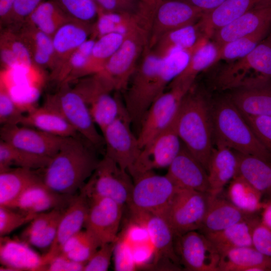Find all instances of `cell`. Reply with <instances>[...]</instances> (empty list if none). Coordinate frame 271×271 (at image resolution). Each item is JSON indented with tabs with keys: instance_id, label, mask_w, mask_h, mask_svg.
I'll return each mask as SVG.
<instances>
[{
	"instance_id": "f5cc1de1",
	"label": "cell",
	"mask_w": 271,
	"mask_h": 271,
	"mask_svg": "<svg viewBox=\"0 0 271 271\" xmlns=\"http://www.w3.org/2000/svg\"><path fill=\"white\" fill-rule=\"evenodd\" d=\"M243 116L259 141L271 154V116Z\"/></svg>"
},
{
	"instance_id": "6da1fadb",
	"label": "cell",
	"mask_w": 271,
	"mask_h": 271,
	"mask_svg": "<svg viewBox=\"0 0 271 271\" xmlns=\"http://www.w3.org/2000/svg\"><path fill=\"white\" fill-rule=\"evenodd\" d=\"M94 148L80 134L66 137L58 153L42 169L43 183L57 193L75 195L99 161Z\"/></svg>"
},
{
	"instance_id": "e7e4bbea",
	"label": "cell",
	"mask_w": 271,
	"mask_h": 271,
	"mask_svg": "<svg viewBox=\"0 0 271 271\" xmlns=\"http://www.w3.org/2000/svg\"><path fill=\"white\" fill-rule=\"evenodd\" d=\"M260 212V222L271 230V198L263 201Z\"/></svg>"
},
{
	"instance_id": "6125c7cd",
	"label": "cell",
	"mask_w": 271,
	"mask_h": 271,
	"mask_svg": "<svg viewBox=\"0 0 271 271\" xmlns=\"http://www.w3.org/2000/svg\"><path fill=\"white\" fill-rule=\"evenodd\" d=\"M16 0H0L1 27L11 23Z\"/></svg>"
},
{
	"instance_id": "681fc988",
	"label": "cell",
	"mask_w": 271,
	"mask_h": 271,
	"mask_svg": "<svg viewBox=\"0 0 271 271\" xmlns=\"http://www.w3.org/2000/svg\"><path fill=\"white\" fill-rule=\"evenodd\" d=\"M38 214L25 213L15 209L0 206V236L9 234L23 225L29 223Z\"/></svg>"
},
{
	"instance_id": "ffe728a7",
	"label": "cell",
	"mask_w": 271,
	"mask_h": 271,
	"mask_svg": "<svg viewBox=\"0 0 271 271\" xmlns=\"http://www.w3.org/2000/svg\"><path fill=\"white\" fill-rule=\"evenodd\" d=\"M166 175L179 188L209 193L207 171L183 143Z\"/></svg>"
},
{
	"instance_id": "db71d44e",
	"label": "cell",
	"mask_w": 271,
	"mask_h": 271,
	"mask_svg": "<svg viewBox=\"0 0 271 271\" xmlns=\"http://www.w3.org/2000/svg\"><path fill=\"white\" fill-rule=\"evenodd\" d=\"M63 212L36 234L30 238L26 243L39 248H49L55 237Z\"/></svg>"
},
{
	"instance_id": "d4e9b609",
	"label": "cell",
	"mask_w": 271,
	"mask_h": 271,
	"mask_svg": "<svg viewBox=\"0 0 271 271\" xmlns=\"http://www.w3.org/2000/svg\"><path fill=\"white\" fill-rule=\"evenodd\" d=\"M92 25L72 20L55 32L52 37L54 62L51 73L58 69L71 54L91 37Z\"/></svg>"
},
{
	"instance_id": "ab89813d",
	"label": "cell",
	"mask_w": 271,
	"mask_h": 271,
	"mask_svg": "<svg viewBox=\"0 0 271 271\" xmlns=\"http://www.w3.org/2000/svg\"><path fill=\"white\" fill-rule=\"evenodd\" d=\"M227 196L232 204L247 214H257L261 210L262 194L239 174L230 182Z\"/></svg>"
},
{
	"instance_id": "83f0119b",
	"label": "cell",
	"mask_w": 271,
	"mask_h": 271,
	"mask_svg": "<svg viewBox=\"0 0 271 271\" xmlns=\"http://www.w3.org/2000/svg\"><path fill=\"white\" fill-rule=\"evenodd\" d=\"M219 196L212 197L209 194L207 210L199 229L204 234L223 230L253 215L243 212Z\"/></svg>"
},
{
	"instance_id": "be15d7a7",
	"label": "cell",
	"mask_w": 271,
	"mask_h": 271,
	"mask_svg": "<svg viewBox=\"0 0 271 271\" xmlns=\"http://www.w3.org/2000/svg\"><path fill=\"white\" fill-rule=\"evenodd\" d=\"M188 3L204 14L213 11L226 0H181Z\"/></svg>"
},
{
	"instance_id": "7bdbcfd3",
	"label": "cell",
	"mask_w": 271,
	"mask_h": 271,
	"mask_svg": "<svg viewBox=\"0 0 271 271\" xmlns=\"http://www.w3.org/2000/svg\"><path fill=\"white\" fill-rule=\"evenodd\" d=\"M124 37V33L113 32L96 40L88 62V76L103 70L106 63L121 46Z\"/></svg>"
},
{
	"instance_id": "30bf717a",
	"label": "cell",
	"mask_w": 271,
	"mask_h": 271,
	"mask_svg": "<svg viewBox=\"0 0 271 271\" xmlns=\"http://www.w3.org/2000/svg\"><path fill=\"white\" fill-rule=\"evenodd\" d=\"M134 179L127 205L130 212H144L162 216L171 202L178 187L166 175L154 171L143 174Z\"/></svg>"
},
{
	"instance_id": "f6af8a7d",
	"label": "cell",
	"mask_w": 271,
	"mask_h": 271,
	"mask_svg": "<svg viewBox=\"0 0 271 271\" xmlns=\"http://www.w3.org/2000/svg\"><path fill=\"white\" fill-rule=\"evenodd\" d=\"M100 245L86 229L81 230L66 240L60 253L74 261L86 263Z\"/></svg>"
},
{
	"instance_id": "7dc6e473",
	"label": "cell",
	"mask_w": 271,
	"mask_h": 271,
	"mask_svg": "<svg viewBox=\"0 0 271 271\" xmlns=\"http://www.w3.org/2000/svg\"><path fill=\"white\" fill-rule=\"evenodd\" d=\"M73 20L85 24L96 21L98 7L93 0H53Z\"/></svg>"
},
{
	"instance_id": "11a10c76",
	"label": "cell",
	"mask_w": 271,
	"mask_h": 271,
	"mask_svg": "<svg viewBox=\"0 0 271 271\" xmlns=\"http://www.w3.org/2000/svg\"><path fill=\"white\" fill-rule=\"evenodd\" d=\"M99 9L109 12L134 14L137 12L141 0H93Z\"/></svg>"
},
{
	"instance_id": "836d02e7",
	"label": "cell",
	"mask_w": 271,
	"mask_h": 271,
	"mask_svg": "<svg viewBox=\"0 0 271 271\" xmlns=\"http://www.w3.org/2000/svg\"><path fill=\"white\" fill-rule=\"evenodd\" d=\"M16 25L30 52L33 65L51 71L54 62L52 37L25 21Z\"/></svg>"
},
{
	"instance_id": "8d00e7d4",
	"label": "cell",
	"mask_w": 271,
	"mask_h": 271,
	"mask_svg": "<svg viewBox=\"0 0 271 271\" xmlns=\"http://www.w3.org/2000/svg\"><path fill=\"white\" fill-rule=\"evenodd\" d=\"M235 152L238 162L237 174L248 181L262 196L271 198V162Z\"/></svg>"
},
{
	"instance_id": "9c48e42d",
	"label": "cell",
	"mask_w": 271,
	"mask_h": 271,
	"mask_svg": "<svg viewBox=\"0 0 271 271\" xmlns=\"http://www.w3.org/2000/svg\"><path fill=\"white\" fill-rule=\"evenodd\" d=\"M209 193L177 188L161 216L167 221L175 237L199 230L207 210Z\"/></svg>"
},
{
	"instance_id": "44dd1931",
	"label": "cell",
	"mask_w": 271,
	"mask_h": 271,
	"mask_svg": "<svg viewBox=\"0 0 271 271\" xmlns=\"http://www.w3.org/2000/svg\"><path fill=\"white\" fill-rule=\"evenodd\" d=\"M271 24V0L253 8L240 17L219 28L211 38L219 48L236 39L251 35Z\"/></svg>"
},
{
	"instance_id": "9f6ffc18",
	"label": "cell",
	"mask_w": 271,
	"mask_h": 271,
	"mask_svg": "<svg viewBox=\"0 0 271 271\" xmlns=\"http://www.w3.org/2000/svg\"><path fill=\"white\" fill-rule=\"evenodd\" d=\"M131 246L150 241L148 231L141 223L132 219L127 225L123 235H119Z\"/></svg>"
},
{
	"instance_id": "5bb4252c",
	"label": "cell",
	"mask_w": 271,
	"mask_h": 271,
	"mask_svg": "<svg viewBox=\"0 0 271 271\" xmlns=\"http://www.w3.org/2000/svg\"><path fill=\"white\" fill-rule=\"evenodd\" d=\"M131 123L129 114L127 112L102 132L105 155L127 171L132 167L141 151L138 136H135L131 130Z\"/></svg>"
},
{
	"instance_id": "3957f363",
	"label": "cell",
	"mask_w": 271,
	"mask_h": 271,
	"mask_svg": "<svg viewBox=\"0 0 271 271\" xmlns=\"http://www.w3.org/2000/svg\"><path fill=\"white\" fill-rule=\"evenodd\" d=\"M176 126L182 143L207 171L214 148L211 108L193 86L182 99Z\"/></svg>"
},
{
	"instance_id": "4316f807",
	"label": "cell",
	"mask_w": 271,
	"mask_h": 271,
	"mask_svg": "<svg viewBox=\"0 0 271 271\" xmlns=\"http://www.w3.org/2000/svg\"><path fill=\"white\" fill-rule=\"evenodd\" d=\"M38 170L16 167L0 171V206L12 208L28 188L43 182Z\"/></svg>"
},
{
	"instance_id": "f546056e",
	"label": "cell",
	"mask_w": 271,
	"mask_h": 271,
	"mask_svg": "<svg viewBox=\"0 0 271 271\" xmlns=\"http://www.w3.org/2000/svg\"><path fill=\"white\" fill-rule=\"evenodd\" d=\"M267 1L226 0L213 11L204 14L199 21L204 36L211 38L216 30Z\"/></svg>"
},
{
	"instance_id": "603a6c76",
	"label": "cell",
	"mask_w": 271,
	"mask_h": 271,
	"mask_svg": "<svg viewBox=\"0 0 271 271\" xmlns=\"http://www.w3.org/2000/svg\"><path fill=\"white\" fill-rule=\"evenodd\" d=\"M1 270H46L42 256L22 241L0 237Z\"/></svg>"
},
{
	"instance_id": "ba28073f",
	"label": "cell",
	"mask_w": 271,
	"mask_h": 271,
	"mask_svg": "<svg viewBox=\"0 0 271 271\" xmlns=\"http://www.w3.org/2000/svg\"><path fill=\"white\" fill-rule=\"evenodd\" d=\"M128 172L104 155L79 190L90 200L107 198L121 205L127 204L133 183Z\"/></svg>"
},
{
	"instance_id": "4fadbf2b",
	"label": "cell",
	"mask_w": 271,
	"mask_h": 271,
	"mask_svg": "<svg viewBox=\"0 0 271 271\" xmlns=\"http://www.w3.org/2000/svg\"><path fill=\"white\" fill-rule=\"evenodd\" d=\"M175 248L186 270L219 271L220 253L202 233L191 231L175 237Z\"/></svg>"
},
{
	"instance_id": "bcb514c9",
	"label": "cell",
	"mask_w": 271,
	"mask_h": 271,
	"mask_svg": "<svg viewBox=\"0 0 271 271\" xmlns=\"http://www.w3.org/2000/svg\"><path fill=\"white\" fill-rule=\"evenodd\" d=\"M135 14L106 12L98 8L97 19L92 25L91 37L97 39L111 33H124L132 21Z\"/></svg>"
},
{
	"instance_id": "680465c9",
	"label": "cell",
	"mask_w": 271,
	"mask_h": 271,
	"mask_svg": "<svg viewBox=\"0 0 271 271\" xmlns=\"http://www.w3.org/2000/svg\"><path fill=\"white\" fill-rule=\"evenodd\" d=\"M44 1L16 0L10 25H18L23 22L27 17Z\"/></svg>"
},
{
	"instance_id": "f1b7e54d",
	"label": "cell",
	"mask_w": 271,
	"mask_h": 271,
	"mask_svg": "<svg viewBox=\"0 0 271 271\" xmlns=\"http://www.w3.org/2000/svg\"><path fill=\"white\" fill-rule=\"evenodd\" d=\"M111 91L107 89H100L84 99L94 123L102 133L117 118L128 112L125 103L119 96L111 95Z\"/></svg>"
},
{
	"instance_id": "c3c4849f",
	"label": "cell",
	"mask_w": 271,
	"mask_h": 271,
	"mask_svg": "<svg viewBox=\"0 0 271 271\" xmlns=\"http://www.w3.org/2000/svg\"><path fill=\"white\" fill-rule=\"evenodd\" d=\"M23 109L13 100L4 80L0 84V123L20 124L24 115Z\"/></svg>"
},
{
	"instance_id": "7a4b0ae2",
	"label": "cell",
	"mask_w": 271,
	"mask_h": 271,
	"mask_svg": "<svg viewBox=\"0 0 271 271\" xmlns=\"http://www.w3.org/2000/svg\"><path fill=\"white\" fill-rule=\"evenodd\" d=\"M174 77L173 68L163 58L151 49L145 50L124 91L125 105L134 125L140 128L151 104Z\"/></svg>"
},
{
	"instance_id": "b9f144b4",
	"label": "cell",
	"mask_w": 271,
	"mask_h": 271,
	"mask_svg": "<svg viewBox=\"0 0 271 271\" xmlns=\"http://www.w3.org/2000/svg\"><path fill=\"white\" fill-rule=\"evenodd\" d=\"M51 160L19 149L0 140V171L13 166L41 170L47 167Z\"/></svg>"
},
{
	"instance_id": "1f68e13d",
	"label": "cell",
	"mask_w": 271,
	"mask_h": 271,
	"mask_svg": "<svg viewBox=\"0 0 271 271\" xmlns=\"http://www.w3.org/2000/svg\"><path fill=\"white\" fill-rule=\"evenodd\" d=\"M260 221V217L257 214L253 215L223 230L204 235L220 254L232 248L253 246V229Z\"/></svg>"
},
{
	"instance_id": "d6a6232c",
	"label": "cell",
	"mask_w": 271,
	"mask_h": 271,
	"mask_svg": "<svg viewBox=\"0 0 271 271\" xmlns=\"http://www.w3.org/2000/svg\"><path fill=\"white\" fill-rule=\"evenodd\" d=\"M20 124L62 137L80 134L61 114L44 105L30 109L24 114Z\"/></svg>"
},
{
	"instance_id": "277c9868",
	"label": "cell",
	"mask_w": 271,
	"mask_h": 271,
	"mask_svg": "<svg viewBox=\"0 0 271 271\" xmlns=\"http://www.w3.org/2000/svg\"><path fill=\"white\" fill-rule=\"evenodd\" d=\"M154 11L141 5L124 32L123 41L100 72L113 83L116 91L124 92L145 50L148 48Z\"/></svg>"
},
{
	"instance_id": "ac0fdd59",
	"label": "cell",
	"mask_w": 271,
	"mask_h": 271,
	"mask_svg": "<svg viewBox=\"0 0 271 271\" xmlns=\"http://www.w3.org/2000/svg\"><path fill=\"white\" fill-rule=\"evenodd\" d=\"M130 212L132 219L144 224L148 231L150 241L155 249L154 263L164 261L175 270L180 269V259L175 248V235L165 219L149 212Z\"/></svg>"
},
{
	"instance_id": "8fae6325",
	"label": "cell",
	"mask_w": 271,
	"mask_h": 271,
	"mask_svg": "<svg viewBox=\"0 0 271 271\" xmlns=\"http://www.w3.org/2000/svg\"><path fill=\"white\" fill-rule=\"evenodd\" d=\"M151 104L140 125L138 136L141 149L169 128L175 121L182 99L189 91L169 86Z\"/></svg>"
},
{
	"instance_id": "ee69618b",
	"label": "cell",
	"mask_w": 271,
	"mask_h": 271,
	"mask_svg": "<svg viewBox=\"0 0 271 271\" xmlns=\"http://www.w3.org/2000/svg\"><path fill=\"white\" fill-rule=\"evenodd\" d=\"M271 24L256 32L225 44L219 48L215 63L220 60L233 61L241 58L251 52L267 36Z\"/></svg>"
},
{
	"instance_id": "484cf974",
	"label": "cell",
	"mask_w": 271,
	"mask_h": 271,
	"mask_svg": "<svg viewBox=\"0 0 271 271\" xmlns=\"http://www.w3.org/2000/svg\"><path fill=\"white\" fill-rule=\"evenodd\" d=\"M238 162L236 152L221 144L213 148L207 170L209 194L220 195L224 186L238 174Z\"/></svg>"
},
{
	"instance_id": "5b68a950",
	"label": "cell",
	"mask_w": 271,
	"mask_h": 271,
	"mask_svg": "<svg viewBox=\"0 0 271 271\" xmlns=\"http://www.w3.org/2000/svg\"><path fill=\"white\" fill-rule=\"evenodd\" d=\"M211 113L216 144L271 162V154L229 97L216 101L211 108Z\"/></svg>"
},
{
	"instance_id": "7402d4cb",
	"label": "cell",
	"mask_w": 271,
	"mask_h": 271,
	"mask_svg": "<svg viewBox=\"0 0 271 271\" xmlns=\"http://www.w3.org/2000/svg\"><path fill=\"white\" fill-rule=\"evenodd\" d=\"M74 195L57 193L41 182L30 186L24 191L12 208L32 214L54 209H65Z\"/></svg>"
},
{
	"instance_id": "91938a15",
	"label": "cell",
	"mask_w": 271,
	"mask_h": 271,
	"mask_svg": "<svg viewBox=\"0 0 271 271\" xmlns=\"http://www.w3.org/2000/svg\"><path fill=\"white\" fill-rule=\"evenodd\" d=\"M86 263L74 261L65 255L60 253L53 258L46 265V270L81 271Z\"/></svg>"
},
{
	"instance_id": "2e32d148",
	"label": "cell",
	"mask_w": 271,
	"mask_h": 271,
	"mask_svg": "<svg viewBox=\"0 0 271 271\" xmlns=\"http://www.w3.org/2000/svg\"><path fill=\"white\" fill-rule=\"evenodd\" d=\"M18 125H3L1 140L19 149L50 159L58 153L66 138Z\"/></svg>"
},
{
	"instance_id": "f35d334b",
	"label": "cell",
	"mask_w": 271,
	"mask_h": 271,
	"mask_svg": "<svg viewBox=\"0 0 271 271\" xmlns=\"http://www.w3.org/2000/svg\"><path fill=\"white\" fill-rule=\"evenodd\" d=\"M96 40L90 37L81 45L58 69L51 73V79L61 85L88 76V62Z\"/></svg>"
},
{
	"instance_id": "e0dca14e",
	"label": "cell",
	"mask_w": 271,
	"mask_h": 271,
	"mask_svg": "<svg viewBox=\"0 0 271 271\" xmlns=\"http://www.w3.org/2000/svg\"><path fill=\"white\" fill-rule=\"evenodd\" d=\"M123 206L107 198L89 200L84 226L101 245L116 241Z\"/></svg>"
},
{
	"instance_id": "6f0895ef",
	"label": "cell",
	"mask_w": 271,
	"mask_h": 271,
	"mask_svg": "<svg viewBox=\"0 0 271 271\" xmlns=\"http://www.w3.org/2000/svg\"><path fill=\"white\" fill-rule=\"evenodd\" d=\"M252 243L254 247L271 258V230L260 221L253 229Z\"/></svg>"
},
{
	"instance_id": "d590c367",
	"label": "cell",
	"mask_w": 271,
	"mask_h": 271,
	"mask_svg": "<svg viewBox=\"0 0 271 271\" xmlns=\"http://www.w3.org/2000/svg\"><path fill=\"white\" fill-rule=\"evenodd\" d=\"M219 47L209 40L192 54L184 70L170 83L169 86H180L189 90L199 73L215 64Z\"/></svg>"
},
{
	"instance_id": "cb8c5ba5",
	"label": "cell",
	"mask_w": 271,
	"mask_h": 271,
	"mask_svg": "<svg viewBox=\"0 0 271 271\" xmlns=\"http://www.w3.org/2000/svg\"><path fill=\"white\" fill-rule=\"evenodd\" d=\"M232 90L229 97L242 114L271 116V78Z\"/></svg>"
},
{
	"instance_id": "816d5d0a",
	"label": "cell",
	"mask_w": 271,
	"mask_h": 271,
	"mask_svg": "<svg viewBox=\"0 0 271 271\" xmlns=\"http://www.w3.org/2000/svg\"><path fill=\"white\" fill-rule=\"evenodd\" d=\"M115 242H109L99 246L84 267V271H106L110 264V260L115 247Z\"/></svg>"
},
{
	"instance_id": "f907efd6",
	"label": "cell",
	"mask_w": 271,
	"mask_h": 271,
	"mask_svg": "<svg viewBox=\"0 0 271 271\" xmlns=\"http://www.w3.org/2000/svg\"><path fill=\"white\" fill-rule=\"evenodd\" d=\"M113 255L115 270L132 271L136 269L131 246L118 235Z\"/></svg>"
},
{
	"instance_id": "8992f818",
	"label": "cell",
	"mask_w": 271,
	"mask_h": 271,
	"mask_svg": "<svg viewBox=\"0 0 271 271\" xmlns=\"http://www.w3.org/2000/svg\"><path fill=\"white\" fill-rule=\"evenodd\" d=\"M268 78H271V33L249 54L226 66L217 82L222 89L233 90Z\"/></svg>"
},
{
	"instance_id": "e575fe53",
	"label": "cell",
	"mask_w": 271,
	"mask_h": 271,
	"mask_svg": "<svg viewBox=\"0 0 271 271\" xmlns=\"http://www.w3.org/2000/svg\"><path fill=\"white\" fill-rule=\"evenodd\" d=\"M0 35L1 62L3 67L33 65L30 52L19 32L17 26L2 27ZM34 66V65H33Z\"/></svg>"
},
{
	"instance_id": "52a82bcc",
	"label": "cell",
	"mask_w": 271,
	"mask_h": 271,
	"mask_svg": "<svg viewBox=\"0 0 271 271\" xmlns=\"http://www.w3.org/2000/svg\"><path fill=\"white\" fill-rule=\"evenodd\" d=\"M44 105L61 114L95 148L104 145L103 137L95 127L88 104L81 94L69 83L60 85L57 92L47 95Z\"/></svg>"
},
{
	"instance_id": "7c38bea8",
	"label": "cell",
	"mask_w": 271,
	"mask_h": 271,
	"mask_svg": "<svg viewBox=\"0 0 271 271\" xmlns=\"http://www.w3.org/2000/svg\"><path fill=\"white\" fill-rule=\"evenodd\" d=\"M182 145L175 119L169 128L142 148L136 161L127 172L134 179L155 169L168 168L180 152Z\"/></svg>"
},
{
	"instance_id": "94428289",
	"label": "cell",
	"mask_w": 271,
	"mask_h": 271,
	"mask_svg": "<svg viewBox=\"0 0 271 271\" xmlns=\"http://www.w3.org/2000/svg\"><path fill=\"white\" fill-rule=\"evenodd\" d=\"M133 260L137 267L149 264L154 260L155 249L150 241L131 246Z\"/></svg>"
},
{
	"instance_id": "60d3db41",
	"label": "cell",
	"mask_w": 271,
	"mask_h": 271,
	"mask_svg": "<svg viewBox=\"0 0 271 271\" xmlns=\"http://www.w3.org/2000/svg\"><path fill=\"white\" fill-rule=\"evenodd\" d=\"M72 19L53 0L42 2L24 21L52 37L64 24Z\"/></svg>"
},
{
	"instance_id": "4dcf8cb0",
	"label": "cell",
	"mask_w": 271,
	"mask_h": 271,
	"mask_svg": "<svg viewBox=\"0 0 271 271\" xmlns=\"http://www.w3.org/2000/svg\"><path fill=\"white\" fill-rule=\"evenodd\" d=\"M219 271H271V258L253 246L232 248L220 253Z\"/></svg>"
},
{
	"instance_id": "9a60e30c",
	"label": "cell",
	"mask_w": 271,
	"mask_h": 271,
	"mask_svg": "<svg viewBox=\"0 0 271 271\" xmlns=\"http://www.w3.org/2000/svg\"><path fill=\"white\" fill-rule=\"evenodd\" d=\"M204 13L181 0H155L148 48L166 33L197 23Z\"/></svg>"
},
{
	"instance_id": "74e56055",
	"label": "cell",
	"mask_w": 271,
	"mask_h": 271,
	"mask_svg": "<svg viewBox=\"0 0 271 271\" xmlns=\"http://www.w3.org/2000/svg\"><path fill=\"white\" fill-rule=\"evenodd\" d=\"M203 38L206 37L198 21L193 25L166 33L151 49L158 56L164 58L175 50L193 48Z\"/></svg>"
},
{
	"instance_id": "d6986e66",
	"label": "cell",
	"mask_w": 271,
	"mask_h": 271,
	"mask_svg": "<svg viewBox=\"0 0 271 271\" xmlns=\"http://www.w3.org/2000/svg\"><path fill=\"white\" fill-rule=\"evenodd\" d=\"M89 200L80 191L75 195L61 217L54 240L47 252L42 256L46 266L55 256L59 254L64 243L70 237L81 230L87 215Z\"/></svg>"
}]
</instances>
